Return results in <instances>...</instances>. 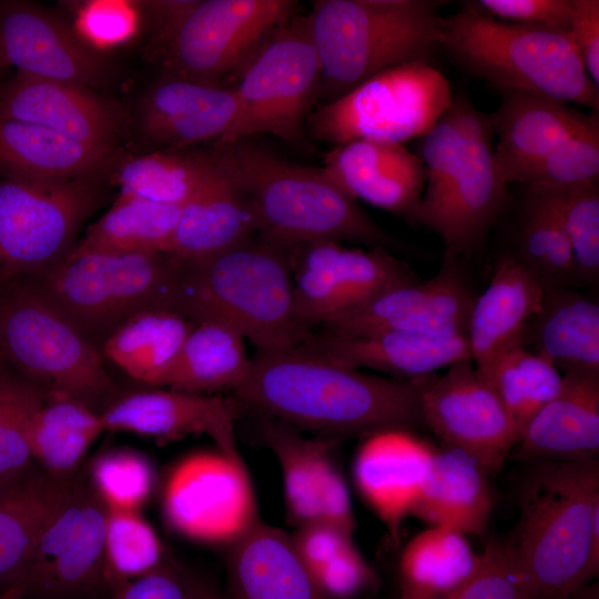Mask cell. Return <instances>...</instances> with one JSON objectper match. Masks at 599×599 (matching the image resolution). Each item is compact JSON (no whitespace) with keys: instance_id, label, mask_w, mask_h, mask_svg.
Masks as SVG:
<instances>
[{"instance_id":"obj_23","label":"cell","mask_w":599,"mask_h":599,"mask_svg":"<svg viewBox=\"0 0 599 599\" xmlns=\"http://www.w3.org/2000/svg\"><path fill=\"white\" fill-rule=\"evenodd\" d=\"M435 451L412 430L386 429L366 436L356 453V488L394 541L423 494Z\"/></svg>"},{"instance_id":"obj_7","label":"cell","mask_w":599,"mask_h":599,"mask_svg":"<svg viewBox=\"0 0 599 599\" xmlns=\"http://www.w3.org/2000/svg\"><path fill=\"white\" fill-rule=\"evenodd\" d=\"M164 74L224 85L267 35L295 13L291 0L139 2Z\"/></svg>"},{"instance_id":"obj_17","label":"cell","mask_w":599,"mask_h":599,"mask_svg":"<svg viewBox=\"0 0 599 599\" xmlns=\"http://www.w3.org/2000/svg\"><path fill=\"white\" fill-rule=\"evenodd\" d=\"M458 258L445 252L441 266L432 278L393 286L313 332L332 336L380 331L466 336L475 296Z\"/></svg>"},{"instance_id":"obj_18","label":"cell","mask_w":599,"mask_h":599,"mask_svg":"<svg viewBox=\"0 0 599 599\" xmlns=\"http://www.w3.org/2000/svg\"><path fill=\"white\" fill-rule=\"evenodd\" d=\"M0 67L88 88L104 84L111 64L61 17L37 3L0 0Z\"/></svg>"},{"instance_id":"obj_37","label":"cell","mask_w":599,"mask_h":599,"mask_svg":"<svg viewBox=\"0 0 599 599\" xmlns=\"http://www.w3.org/2000/svg\"><path fill=\"white\" fill-rule=\"evenodd\" d=\"M480 552L467 536L428 526L403 548L398 560V599H446L476 571Z\"/></svg>"},{"instance_id":"obj_31","label":"cell","mask_w":599,"mask_h":599,"mask_svg":"<svg viewBox=\"0 0 599 599\" xmlns=\"http://www.w3.org/2000/svg\"><path fill=\"white\" fill-rule=\"evenodd\" d=\"M118 149L94 146L33 123L0 119V179H100Z\"/></svg>"},{"instance_id":"obj_35","label":"cell","mask_w":599,"mask_h":599,"mask_svg":"<svg viewBox=\"0 0 599 599\" xmlns=\"http://www.w3.org/2000/svg\"><path fill=\"white\" fill-rule=\"evenodd\" d=\"M26 432L34 464L68 478L80 470L88 449L105 428L101 414L82 402L38 386Z\"/></svg>"},{"instance_id":"obj_26","label":"cell","mask_w":599,"mask_h":599,"mask_svg":"<svg viewBox=\"0 0 599 599\" xmlns=\"http://www.w3.org/2000/svg\"><path fill=\"white\" fill-rule=\"evenodd\" d=\"M212 164L193 196L182 206L166 253L199 260L256 236L250 201L232 166L214 144Z\"/></svg>"},{"instance_id":"obj_54","label":"cell","mask_w":599,"mask_h":599,"mask_svg":"<svg viewBox=\"0 0 599 599\" xmlns=\"http://www.w3.org/2000/svg\"><path fill=\"white\" fill-rule=\"evenodd\" d=\"M485 14L502 21L569 30L570 0H477Z\"/></svg>"},{"instance_id":"obj_25","label":"cell","mask_w":599,"mask_h":599,"mask_svg":"<svg viewBox=\"0 0 599 599\" xmlns=\"http://www.w3.org/2000/svg\"><path fill=\"white\" fill-rule=\"evenodd\" d=\"M500 104L493 113L494 134L498 135L493 153L500 177L521 183L525 175L549 153L571 136L598 122L554 98L521 90H499Z\"/></svg>"},{"instance_id":"obj_22","label":"cell","mask_w":599,"mask_h":599,"mask_svg":"<svg viewBox=\"0 0 599 599\" xmlns=\"http://www.w3.org/2000/svg\"><path fill=\"white\" fill-rule=\"evenodd\" d=\"M243 407L234 396L155 388L122 395L101 417L105 430L165 441L203 434L217 449L236 455L234 425Z\"/></svg>"},{"instance_id":"obj_48","label":"cell","mask_w":599,"mask_h":599,"mask_svg":"<svg viewBox=\"0 0 599 599\" xmlns=\"http://www.w3.org/2000/svg\"><path fill=\"white\" fill-rule=\"evenodd\" d=\"M37 388L0 364V485L20 478L35 465L26 424Z\"/></svg>"},{"instance_id":"obj_8","label":"cell","mask_w":599,"mask_h":599,"mask_svg":"<svg viewBox=\"0 0 599 599\" xmlns=\"http://www.w3.org/2000/svg\"><path fill=\"white\" fill-rule=\"evenodd\" d=\"M0 364L99 414L123 395L109 375L101 351L28 276L0 278Z\"/></svg>"},{"instance_id":"obj_28","label":"cell","mask_w":599,"mask_h":599,"mask_svg":"<svg viewBox=\"0 0 599 599\" xmlns=\"http://www.w3.org/2000/svg\"><path fill=\"white\" fill-rule=\"evenodd\" d=\"M599 453V376L565 373L559 393L528 422L512 450L521 460H588Z\"/></svg>"},{"instance_id":"obj_9","label":"cell","mask_w":599,"mask_h":599,"mask_svg":"<svg viewBox=\"0 0 599 599\" xmlns=\"http://www.w3.org/2000/svg\"><path fill=\"white\" fill-rule=\"evenodd\" d=\"M176 266L166 252L72 248L45 271L23 276L100 349L130 318L164 309Z\"/></svg>"},{"instance_id":"obj_1","label":"cell","mask_w":599,"mask_h":599,"mask_svg":"<svg viewBox=\"0 0 599 599\" xmlns=\"http://www.w3.org/2000/svg\"><path fill=\"white\" fill-rule=\"evenodd\" d=\"M425 377L365 374L303 344L255 352L233 396L258 416L336 440L424 425Z\"/></svg>"},{"instance_id":"obj_36","label":"cell","mask_w":599,"mask_h":599,"mask_svg":"<svg viewBox=\"0 0 599 599\" xmlns=\"http://www.w3.org/2000/svg\"><path fill=\"white\" fill-rule=\"evenodd\" d=\"M264 443L282 471L284 500L290 521L296 527L321 520V505L329 481L342 471L335 461V439L306 437L274 418L258 416Z\"/></svg>"},{"instance_id":"obj_55","label":"cell","mask_w":599,"mask_h":599,"mask_svg":"<svg viewBox=\"0 0 599 599\" xmlns=\"http://www.w3.org/2000/svg\"><path fill=\"white\" fill-rule=\"evenodd\" d=\"M569 32L583 68L599 88V1L570 0Z\"/></svg>"},{"instance_id":"obj_52","label":"cell","mask_w":599,"mask_h":599,"mask_svg":"<svg viewBox=\"0 0 599 599\" xmlns=\"http://www.w3.org/2000/svg\"><path fill=\"white\" fill-rule=\"evenodd\" d=\"M140 12L138 2L90 1L81 6L74 28L89 44L102 51L133 34Z\"/></svg>"},{"instance_id":"obj_34","label":"cell","mask_w":599,"mask_h":599,"mask_svg":"<svg viewBox=\"0 0 599 599\" xmlns=\"http://www.w3.org/2000/svg\"><path fill=\"white\" fill-rule=\"evenodd\" d=\"M494 494L485 469L467 454L436 449L430 473L412 516L428 526L464 535L485 531L494 509Z\"/></svg>"},{"instance_id":"obj_30","label":"cell","mask_w":599,"mask_h":599,"mask_svg":"<svg viewBox=\"0 0 599 599\" xmlns=\"http://www.w3.org/2000/svg\"><path fill=\"white\" fill-rule=\"evenodd\" d=\"M544 287L515 256H501L486 290L475 297L467 326L470 359L481 373L505 348L522 341Z\"/></svg>"},{"instance_id":"obj_10","label":"cell","mask_w":599,"mask_h":599,"mask_svg":"<svg viewBox=\"0 0 599 599\" xmlns=\"http://www.w3.org/2000/svg\"><path fill=\"white\" fill-rule=\"evenodd\" d=\"M453 92L446 77L416 60L386 69L346 94L315 106L305 129L318 141L404 143L424 136L447 110Z\"/></svg>"},{"instance_id":"obj_27","label":"cell","mask_w":599,"mask_h":599,"mask_svg":"<svg viewBox=\"0 0 599 599\" xmlns=\"http://www.w3.org/2000/svg\"><path fill=\"white\" fill-rule=\"evenodd\" d=\"M308 345L348 367L369 368L393 378L414 379L470 358L467 337L406 331H380L354 336L312 332Z\"/></svg>"},{"instance_id":"obj_4","label":"cell","mask_w":599,"mask_h":599,"mask_svg":"<svg viewBox=\"0 0 599 599\" xmlns=\"http://www.w3.org/2000/svg\"><path fill=\"white\" fill-rule=\"evenodd\" d=\"M250 201L256 237L290 251L333 241L385 247L389 235L321 169L290 163L247 139L214 143Z\"/></svg>"},{"instance_id":"obj_46","label":"cell","mask_w":599,"mask_h":599,"mask_svg":"<svg viewBox=\"0 0 599 599\" xmlns=\"http://www.w3.org/2000/svg\"><path fill=\"white\" fill-rule=\"evenodd\" d=\"M558 214L571 244L579 284L599 278L598 181L568 186L530 185Z\"/></svg>"},{"instance_id":"obj_2","label":"cell","mask_w":599,"mask_h":599,"mask_svg":"<svg viewBox=\"0 0 599 599\" xmlns=\"http://www.w3.org/2000/svg\"><path fill=\"white\" fill-rule=\"evenodd\" d=\"M164 311L229 326L261 353L311 335L295 313L288 251L256 236L204 258H177Z\"/></svg>"},{"instance_id":"obj_33","label":"cell","mask_w":599,"mask_h":599,"mask_svg":"<svg viewBox=\"0 0 599 599\" xmlns=\"http://www.w3.org/2000/svg\"><path fill=\"white\" fill-rule=\"evenodd\" d=\"M524 345L565 373L599 376V305L572 287L545 290Z\"/></svg>"},{"instance_id":"obj_47","label":"cell","mask_w":599,"mask_h":599,"mask_svg":"<svg viewBox=\"0 0 599 599\" xmlns=\"http://www.w3.org/2000/svg\"><path fill=\"white\" fill-rule=\"evenodd\" d=\"M87 476L108 508L135 510L148 501L155 484L150 460L130 448H116L98 455Z\"/></svg>"},{"instance_id":"obj_20","label":"cell","mask_w":599,"mask_h":599,"mask_svg":"<svg viewBox=\"0 0 599 599\" xmlns=\"http://www.w3.org/2000/svg\"><path fill=\"white\" fill-rule=\"evenodd\" d=\"M493 136L474 142L441 191L420 200L413 223L437 233L457 257L477 248L505 209L507 183L495 166Z\"/></svg>"},{"instance_id":"obj_14","label":"cell","mask_w":599,"mask_h":599,"mask_svg":"<svg viewBox=\"0 0 599 599\" xmlns=\"http://www.w3.org/2000/svg\"><path fill=\"white\" fill-rule=\"evenodd\" d=\"M161 502L174 532L204 545L231 546L260 521L240 454L217 448L177 461L164 481Z\"/></svg>"},{"instance_id":"obj_32","label":"cell","mask_w":599,"mask_h":599,"mask_svg":"<svg viewBox=\"0 0 599 599\" xmlns=\"http://www.w3.org/2000/svg\"><path fill=\"white\" fill-rule=\"evenodd\" d=\"M73 476L55 477L34 465L0 485V599H16L35 541Z\"/></svg>"},{"instance_id":"obj_41","label":"cell","mask_w":599,"mask_h":599,"mask_svg":"<svg viewBox=\"0 0 599 599\" xmlns=\"http://www.w3.org/2000/svg\"><path fill=\"white\" fill-rule=\"evenodd\" d=\"M212 160V149L156 150L119 162L114 182L121 196L184 205L196 192Z\"/></svg>"},{"instance_id":"obj_56","label":"cell","mask_w":599,"mask_h":599,"mask_svg":"<svg viewBox=\"0 0 599 599\" xmlns=\"http://www.w3.org/2000/svg\"><path fill=\"white\" fill-rule=\"evenodd\" d=\"M193 599H224L207 581L195 577Z\"/></svg>"},{"instance_id":"obj_53","label":"cell","mask_w":599,"mask_h":599,"mask_svg":"<svg viewBox=\"0 0 599 599\" xmlns=\"http://www.w3.org/2000/svg\"><path fill=\"white\" fill-rule=\"evenodd\" d=\"M195 577L170 555L154 570L114 588L105 599H193Z\"/></svg>"},{"instance_id":"obj_16","label":"cell","mask_w":599,"mask_h":599,"mask_svg":"<svg viewBox=\"0 0 599 599\" xmlns=\"http://www.w3.org/2000/svg\"><path fill=\"white\" fill-rule=\"evenodd\" d=\"M420 413L443 447L473 457L490 475L499 471L520 434L511 416L470 358L443 375L425 377Z\"/></svg>"},{"instance_id":"obj_15","label":"cell","mask_w":599,"mask_h":599,"mask_svg":"<svg viewBox=\"0 0 599 599\" xmlns=\"http://www.w3.org/2000/svg\"><path fill=\"white\" fill-rule=\"evenodd\" d=\"M294 306L308 333L384 291L419 281L407 263L385 247H347L322 241L288 251Z\"/></svg>"},{"instance_id":"obj_24","label":"cell","mask_w":599,"mask_h":599,"mask_svg":"<svg viewBox=\"0 0 599 599\" xmlns=\"http://www.w3.org/2000/svg\"><path fill=\"white\" fill-rule=\"evenodd\" d=\"M353 200L413 223L426 183L420 158L402 143L353 140L334 145L322 167Z\"/></svg>"},{"instance_id":"obj_19","label":"cell","mask_w":599,"mask_h":599,"mask_svg":"<svg viewBox=\"0 0 599 599\" xmlns=\"http://www.w3.org/2000/svg\"><path fill=\"white\" fill-rule=\"evenodd\" d=\"M0 119L33 123L106 149H116L128 126L123 108L93 89L19 72L0 81Z\"/></svg>"},{"instance_id":"obj_44","label":"cell","mask_w":599,"mask_h":599,"mask_svg":"<svg viewBox=\"0 0 599 599\" xmlns=\"http://www.w3.org/2000/svg\"><path fill=\"white\" fill-rule=\"evenodd\" d=\"M485 136H494L490 113L479 111L465 97H454L435 125L422 136L418 156L426 173L422 200L435 197L457 170L469 146Z\"/></svg>"},{"instance_id":"obj_40","label":"cell","mask_w":599,"mask_h":599,"mask_svg":"<svg viewBox=\"0 0 599 599\" xmlns=\"http://www.w3.org/2000/svg\"><path fill=\"white\" fill-rule=\"evenodd\" d=\"M183 205L118 195L77 241V251L166 252Z\"/></svg>"},{"instance_id":"obj_13","label":"cell","mask_w":599,"mask_h":599,"mask_svg":"<svg viewBox=\"0 0 599 599\" xmlns=\"http://www.w3.org/2000/svg\"><path fill=\"white\" fill-rule=\"evenodd\" d=\"M106 517V505L80 469L35 541L16 599H105Z\"/></svg>"},{"instance_id":"obj_29","label":"cell","mask_w":599,"mask_h":599,"mask_svg":"<svg viewBox=\"0 0 599 599\" xmlns=\"http://www.w3.org/2000/svg\"><path fill=\"white\" fill-rule=\"evenodd\" d=\"M224 599H327L313 582L290 534L263 521L229 546Z\"/></svg>"},{"instance_id":"obj_21","label":"cell","mask_w":599,"mask_h":599,"mask_svg":"<svg viewBox=\"0 0 599 599\" xmlns=\"http://www.w3.org/2000/svg\"><path fill=\"white\" fill-rule=\"evenodd\" d=\"M237 121L233 87L166 74L146 90L138 106L140 132L158 150L229 142Z\"/></svg>"},{"instance_id":"obj_42","label":"cell","mask_w":599,"mask_h":599,"mask_svg":"<svg viewBox=\"0 0 599 599\" xmlns=\"http://www.w3.org/2000/svg\"><path fill=\"white\" fill-rule=\"evenodd\" d=\"M479 374L511 416L520 435L562 385L559 369L528 349L522 341L505 348Z\"/></svg>"},{"instance_id":"obj_43","label":"cell","mask_w":599,"mask_h":599,"mask_svg":"<svg viewBox=\"0 0 599 599\" xmlns=\"http://www.w3.org/2000/svg\"><path fill=\"white\" fill-rule=\"evenodd\" d=\"M515 256L544 290L580 286L571 244L558 214L529 186Z\"/></svg>"},{"instance_id":"obj_11","label":"cell","mask_w":599,"mask_h":599,"mask_svg":"<svg viewBox=\"0 0 599 599\" xmlns=\"http://www.w3.org/2000/svg\"><path fill=\"white\" fill-rule=\"evenodd\" d=\"M237 77L238 121L229 142L265 133L300 144L321 84L308 16L294 14L273 30Z\"/></svg>"},{"instance_id":"obj_6","label":"cell","mask_w":599,"mask_h":599,"mask_svg":"<svg viewBox=\"0 0 599 599\" xmlns=\"http://www.w3.org/2000/svg\"><path fill=\"white\" fill-rule=\"evenodd\" d=\"M440 45L498 90L530 91L598 111L599 88L568 30L502 21L468 2L445 19Z\"/></svg>"},{"instance_id":"obj_38","label":"cell","mask_w":599,"mask_h":599,"mask_svg":"<svg viewBox=\"0 0 599 599\" xmlns=\"http://www.w3.org/2000/svg\"><path fill=\"white\" fill-rule=\"evenodd\" d=\"M193 326L170 311H145L118 327L100 351L132 379L160 388Z\"/></svg>"},{"instance_id":"obj_45","label":"cell","mask_w":599,"mask_h":599,"mask_svg":"<svg viewBox=\"0 0 599 599\" xmlns=\"http://www.w3.org/2000/svg\"><path fill=\"white\" fill-rule=\"evenodd\" d=\"M169 556L153 527L139 511L108 508L103 564L105 598L118 586L154 570Z\"/></svg>"},{"instance_id":"obj_5","label":"cell","mask_w":599,"mask_h":599,"mask_svg":"<svg viewBox=\"0 0 599 599\" xmlns=\"http://www.w3.org/2000/svg\"><path fill=\"white\" fill-rule=\"evenodd\" d=\"M437 0H318L307 14L321 62V104L395 65L428 60L445 19Z\"/></svg>"},{"instance_id":"obj_3","label":"cell","mask_w":599,"mask_h":599,"mask_svg":"<svg viewBox=\"0 0 599 599\" xmlns=\"http://www.w3.org/2000/svg\"><path fill=\"white\" fill-rule=\"evenodd\" d=\"M514 546L529 599H571L599 572V461H534Z\"/></svg>"},{"instance_id":"obj_49","label":"cell","mask_w":599,"mask_h":599,"mask_svg":"<svg viewBox=\"0 0 599 599\" xmlns=\"http://www.w3.org/2000/svg\"><path fill=\"white\" fill-rule=\"evenodd\" d=\"M599 179V122L571 136L522 179L527 186H568Z\"/></svg>"},{"instance_id":"obj_51","label":"cell","mask_w":599,"mask_h":599,"mask_svg":"<svg viewBox=\"0 0 599 599\" xmlns=\"http://www.w3.org/2000/svg\"><path fill=\"white\" fill-rule=\"evenodd\" d=\"M327 599H363L379 587V578L352 540L308 571Z\"/></svg>"},{"instance_id":"obj_57","label":"cell","mask_w":599,"mask_h":599,"mask_svg":"<svg viewBox=\"0 0 599 599\" xmlns=\"http://www.w3.org/2000/svg\"><path fill=\"white\" fill-rule=\"evenodd\" d=\"M3 71H4V69H2V68L0 67V81H1V75H2Z\"/></svg>"},{"instance_id":"obj_12","label":"cell","mask_w":599,"mask_h":599,"mask_svg":"<svg viewBox=\"0 0 599 599\" xmlns=\"http://www.w3.org/2000/svg\"><path fill=\"white\" fill-rule=\"evenodd\" d=\"M103 201L100 179H0V278L35 275L62 260Z\"/></svg>"},{"instance_id":"obj_39","label":"cell","mask_w":599,"mask_h":599,"mask_svg":"<svg viewBox=\"0 0 599 599\" xmlns=\"http://www.w3.org/2000/svg\"><path fill=\"white\" fill-rule=\"evenodd\" d=\"M244 342L229 326L211 322L194 324L161 387L204 395L233 393L250 367Z\"/></svg>"},{"instance_id":"obj_50","label":"cell","mask_w":599,"mask_h":599,"mask_svg":"<svg viewBox=\"0 0 599 599\" xmlns=\"http://www.w3.org/2000/svg\"><path fill=\"white\" fill-rule=\"evenodd\" d=\"M446 599H529L511 540L489 541L476 571Z\"/></svg>"}]
</instances>
